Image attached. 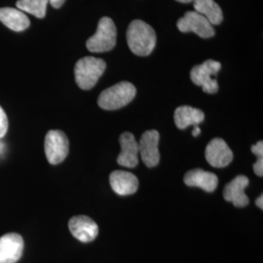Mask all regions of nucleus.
<instances>
[{
    "label": "nucleus",
    "mask_w": 263,
    "mask_h": 263,
    "mask_svg": "<svg viewBox=\"0 0 263 263\" xmlns=\"http://www.w3.org/2000/svg\"><path fill=\"white\" fill-rule=\"evenodd\" d=\"M127 42L132 52L137 56L151 55L156 45V33L148 24L135 20L127 29Z\"/></svg>",
    "instance_id": "f257e3e1"
},
{
    "label": "nucleus",
    "mask_w": 263,
    "mask_h": 263,
    "mask_svg": "<svg viewBox=\"0 0 263 263\" xmlns=\"http://www.w3.org/2000/svg\"><path fill=\"white\" fill-rule=\"evenodd\" d=\"M136 94V87L130 82L123 81L103 91L98 99V104L105 110L120 109L130 104Z\"/></svg>",
    "instance_id": "f03ea898"
},
{
    "label": "nucleus",
    "mask_w": 263,
    "mask_h": 263,
    "mask_svg": "<svg viewBox=\"0 0 263 263\" xmlns=\"http://www.w3.org/2000/svg\"><path fill=\"white\" fill-rule=\"evenodd\" d=\"M106 64L95 57H85L76 63L74 68L76 84L82 90H90L104 74Z\"/></svg>",
    "instance_id": "7ed1b4c3"
},
{
    "label": "nucleus",
    "mask_w": 263,
    "mask_h": 263,
    "mask_svg": "<svg viewBox=\"0 0 263 263\" xmlns=\"http://www.w3.org/2000/svg\"><path fill=\"white\" fill-rule=\"evenodd\" d=\"M117 29L111 18L100 20L97 31L87 40V49L92 53H104L112 50L116 45Z\"/></svg>",
    "instance_id": "20e7f679"
},
{
    "label": "nucleus",
    "mask_w": 263,
    "mask_h": 263,
    "mask_svg": "<svg viewBox=\"0 0 263 263\" xmlns=\"http://www.w3.org/2000/svg\"><path fill=\"white\" fill-rule=\"evenodd\" d=\"M220 68V63L214 60H207L202 65L195 66L191 69L190 78L194 84L202 87L205 93L216 94L218 91L216 76Z\"/></svg>",
    "instance_id": "39448f33"
},
{
    "label": "nucleus",
    "mask_w": 263,
    "mask_h": 263,
    "mask_svg": "<svg viewBox=\"0 0 263 263\" xmlns=\"http://www.w3.org/2000/svg\"><path fill=\"white\" fill-rule=\"evenodd\" d=\"M45 154L48 162L58 165L66 159L69 151V141L64 132L51 130L45 137Z\"/></svg>",
    "instance_id": "423d86ee"
},
{
    "label": "nucleus",
    "mask_w": 263,
    "mask_h": 263,
    "mask_svg": "<svg viewBox=\"0 0 263 263\" xmlns=\"http://www.w3.org/2000/svg\"><path fill=\"white\" fill-rule=\"evenodd\" d=\"M179 31L181 32H194L202 38L213 37L216 33L214 26L203 15L195 11L186 12L177 23Z\"/></svg>",
    "instance_id": "0eeeda50"
},
{
    "label": "nucleus",
    "mask_w": 263,
    "mask_h": 263,
    "mask_svg": "<svg viewBox=\"0 0 263 263\" xmlns=\"http://www.w3.org/2000/svg\"><path fill=\"white\" fill-rule=\"evenodd\" d=\"M159 133L155 130L144 132L141 137L139 144V154L142 162L148 167L153 168L159 164Z\"/></svg>",
    "instance_id": "6e6552de"
},
{
    "label": "nucleus",
    "mask_w": 263,
    "mask_h": 263,
    "mask_svg": "<svg viewBox=\"0 0 263 263\" xmlns=\"http://www.w3.org/2000/svg\"><path fill=\"white\" fill-rule=\"evenodd\" d=\"M24 239L18 233L0 237V263H16L24 253Z\"/></svg>",
    "instance_id": "1a4fd4ad"
},
{
    "label": "nucleus",
    "mask_w": 263,
    "mask_h": 263,
    "mask_svg": "<svg viewBox=\"0 0 263 263\" xmlns=\"http://www.w3.org/2000/svg\"><path fill=\"white\" fill-rule=\"evenodd\" d=\"M205 156L208 163L215 168H224L233 161V152L226 141L219 138L208 143Z\"/></svg>",
    "instance_id": "9d476101"
},
{
    "label": "nucleus",
    "mask_w": 263,
    "mask_h": 263,
    "mask_svg": "<svg viewBox=\"0 0 263 263\" xmlns=\"http://www.w3.org/2000/svg\"><path fill=\"white\" fill-rule=\"evenodd\" d=\"M70 233L82 243L94 241L99 234V227L94 220L87 216H76L71 217L68 222Z\"/></svg>",
    "instance_id": "9b49d317"
},
{
    "label": "nucleus",
    "mask_w": 263,
    "mask_h": 263,
    "mask_svg": "<svg viewBox=\"0 0 263 263\" xmlns=\"http://www.w3.org/2000/svg\"><path fill=\"white\" fill-rule=\"evenodd\" d=\"M121 153L118 155L117 163L123 167L135 168L139 163V144L135 136L125 132L119 138Z\"/></svg>",
    "instance_id": "f8f14e48"
},
{
    "label": "nucleus",
    "mask_w": 263,
    "mask_h": 263,
    "mask_svg": "<svg viewBox=\"0 0 263 263\" xmlns=\"http://www.w3.org/2000/svg\"><path fill=\"white\" fill-rule=\"evenodd\" d=\"M109 183L113 191L120 196H128L137 192L139 179L130 172L114 171L109 176Z\"/></svg>",
    "instance_id": "ddd939ff"
},
{
    "label": "nucleus",
    "mask_w": 263,
    "mask_h": 263,
    "mask_svg": "<svg viewBox=\"0 0 263 263\" xmlns=\"http://www.w3.org/2000/svg\"><path fill=\"white\" fill-rule=\"evenodd\" d=\"M250 180L243 175L237 176L235 179L226 184L223 190V197L227 202H232L237 208L248 206L250 200L245 193V189L248 187Z\"/></svg>",
    "instance_id": "4468645a"
},
{
    "label": "nucleus",
    "mask_w": 263,
    "mask_h": 263,
    "mask_svg": "<svg viewBox=\"0 0 263 263\" xmlns=\"http://www.w3.org/2000/svg\"><path fill=\"white\" fill-rule=\"evenodd\" d=\"M183 179L187 186L202 188L206 192H214L218 184V178L215 174L201 169L189 171Z\"/></svg>",
    "instance_id": "2eb2a0df"
},
{
    "label": "nucleus",
    "mask_w": 263,
    "mask_h": 263,
    "mask_svg": "<svg viewBox=\"0 0 263 263\" xmlns=\"http://www.w3.org/2000/svg\"><path fill=\"white\" fill-rule=\"evenodd\" d=\"M175 123L180 130H184L189 126H198L205 119V114L198 109L189 105L179 106L175 111Z\"/></svg>",
    "instance_id": "dca6fc26"
},
{
    "label": "nucleus",
    "mask_w": 263,
    "mask_h": 263,
    "mask_svg": "<svg viewBox=\"0 0 263 263\" xmlns=\"http://www.w3.org/2000/svg\"><path fill=\"white\" fill-rule=\"evenodd\" d=\"M0 22L14 31H23L30 25L28 16L23 11L10 7L0 9Z\"/></svg>",
    "instance_id": "f3484780"
},
{
    "label": "nucleus",
    "mask_w": 263,
    "mask_h": 263,
    "mask_svg": "<svg viewBox=\"0 0 263 263\" xmlns=\"http://www.w3.org/2000/svg\"><path fill=\"white\" fill-rule=\"evenodd\" d=\"M195 12L203 15L213 25H219L223 21L222 10L214 0H193Z\"/></svg>",
    "instance_id": "a211bd4d"
},
{
    "label": "nucleus",
    "mask_w": 263,
    "mask_h": 263,
    "mask_svg": "<svg viewBox=\"0 0 263 263\" xmlns=\"http://www.w3.org/2000/svg\"><path fill=\"white\" fill-rule=\"evenodd\" d=\"M49 0H18L16 5L19 10L42 19L46 15Z\"/></svg>",
    "instance_id": "6ab92c4d"
},
{
    "label": "nucleus",
    "mask_w": 263,
    "mask_h": 263,
    "mask_svg": "<svg viewBox=\"0 0 263 263\" xmlns=\"http://www.w3.org/2000/svg\"><path fill=\"white\" fill-rule=\"evenodd\" d=\"M8 118L3 108L0 106V139H2L8 131Z\"/></svg>",
    "instance_id": "aec40b11"
},
{
    "label": "nucleus",
    "mask_w": 263,
    "mask_h": 263,
    "mask_svg": "<svg viewBox=\"0 0 263 263\" xmlns=\"http://www.w3.org/2000/svg\"><path fill=\"white\" fill-rule=\"evenodd\" d=\"M254 171L256 176L262 177L263 176V157H257L256 163H254Z\"/></svg>",
    "instance_id": "412c9836"
},
{
    "label": "nucleus",
    "mask_w": 263,
    "mask_h": 263,
    "mask_svg": "<svg viewBox=\"0 0 263 263\" xmlns=\"http://www.w3.org/2000/svg\"><path fill=\"white\" fill-rule=\"evenodd\" d=\"M252 152L255 154L257 157H263V142L261 141H257L254 145L252 146Z\"/></svg>",
    "instance_id": "4be33fe9"
},
{
    "label": "nucleus",
    "mask_w": 263,
    "mask_h": 263,
    "mask_svg": "<svg viewBox=\"0 0 263 263\" xmlns=\"http://www.w3.org/2000/svg\"><path fill=\"white\" fill-rule=\"evenodd\" d=\"M66 0H49V3L52 5V7L59 9L63 6V4L65 3Z\"/></svg>",
    "instance_id": "5701e85b"
},
{
    "label": "nucleus",
    "mask_w": 263,
    "mask_h": 263,
    "mask_svg": "<svg viewBox=\"0 0 263 263\" xmlns=\"http://www.w3.org/2000/svg\"><path fill=\"white\" fill-rule=\"evenodd\" d=\"M255 204H256V206L259 208L260 210H262L263 209V196L262 195H260L259 197L256 199V201H255Z\"/></svg>",
    "instance_id": "b1692460"
},
{
    "label": "nucleus",
    "mask_w": 263,
    "mask_h": 263,
    "mask_svg": "<svg viewBox=\"0 0 263 263\" xmlns=\"http://www.w3.org/2000/svg\"><path fill=\"white\" fill-rule=\"evenodd\" d=\"M200 133H201V130H200V128H199V126H194V130L192 132V135H193V137H197L200 135Z\"/></svg>",
    "instance_id": "393cba45"
},
{
    "label": "nucleus",
    "mask_w": 263,
    "mask_h": 263,
    "mask_svg": "<svg viewBox=\"0 0 263 263\" xmlns=\"http://www.w3.org/2000/svg\"><path fill=\"white\" fill-rule=\"evenodd\" d=\"M177 1L181 2V3H189V2H192L193 0H177Z\"/></svg>",
    "instance_id": "a878e982"
}]
</instances>
